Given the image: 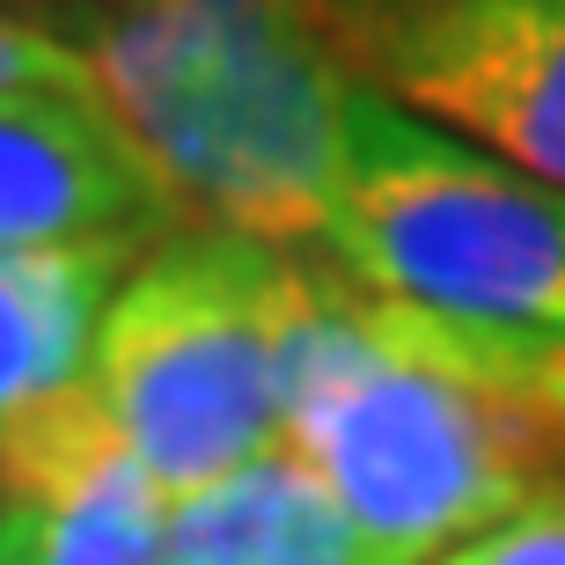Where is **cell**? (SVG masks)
<instances>
[{"mask_svg": "<svg viewBox=\"0 0 565 565\" xmlns=\"http://www.w3.org/2000/svg\"><path fill=\"white\" fill-rule=\"evenodd\" d=\"M0 96H96V74L52 22L0 8Z\"/></svg>", "mask_w": 565, "mask_h": 565, "instance_id": "9", "label": "cell"}, {"mask_svg": "<svg viewBox=\"0 0 565 565\" xmlns=\"http://www.w3.org/2000/svg\"><path fill=\"white\" fill-rule=\"evenodd\" d=\"M323 250L353 287L462 331L565 338V191L353 82Z\"/></svg>", "mask_w": 565, "mask_h": 565, "instance_id": "3", "label": "cell"}, {"mask_svg": "<svg viewBox=\"0 0 565 565\" xmlns=\"http://www.w3.org/2000/svg\"><path fill=\"white\" fill-rule=\"evenodd\" d=\"M82 8H147V0H82Z\"/></svg>", "mask_w": 565, "mask_h": 565, "instance_id": "13", "label": "cell"}, {"mask_svg": "<svg viewBox=\"0 0 565 565\" xmlns=\"http://www.w3.org/2000/svg\"><path fill=\"white\" fill-rule=\"evenodd\" d=\"M301 301L309 265L228 228H177L110 294L88 397L169 500L279 448Z\"/></svg>", "mask_w": 565, "mask_h": 565, "instance_id": "2", "label": "cell"}, {"mask_svg": "<svg viewBox=\"0 0 565 565\" xmlns=\"http://www.w3.org/2000/svg\"><path fill=\"white\" fill-rule=\"evenodd\" d=\"M323 22L390 104L565 191V0H323Z\"/></svg>", "mask_w": 565, "mask_h": 565, "instance_id": "4", "label": "cell"}, {"mask_svg": "<svg viewBox=\"0 0 565 565\" xmlns=\"http://www.w3.org/2000/svg\"><path fill=\"white\" fill-rule=\"evenodd\" d=\"M434 565H565V492L522 507L514 522L484 529V536L456 544L448 558H434Z\"/></svg>", "mask_w": 565, "mask_h": 565, "instance_id": "10", "label": "cell"}, {"mask_svg": "<svg viewBox=\"0 0 565 565\" xmlns=\"http://www.w3.org/2000/svg\"><path fill=\"white\" fill-rule=\"evenodd\" d=\"M191 228L96 96H0V250H154Z\"/></svg>", "mask_w": 565, "mask_h": 565, "instance_id": "5", "label": "cell"}, {"mask_svg": "<svg viewBox=\"0 0 565 565\" xmlns=\"http://www.w3.org/2000/svg\"><path fill=\"white\" fill-rule=\"evenodd\" d=\"M301 565H397V558H382V551L353 544V551H323V558H301Z\"/></svg>", "mask_w": 565, "mask_h": 565, "instance_id": "12", "label": "cell"}, {"mask_svg": "<svg viewBox=\"0 0 565 565\" xmlns=\"http://www.w3.org/2000/svg\"><path fill=\"white\" fill-rule=\"evenodd\" d=\"M140 257L132 243L0 250V426L88 382L104 309Z\"/></svg>", "mask_w": 565, "mask_h": 565, "instance_id": "7", "label": "cell"}, {"mask_svg": "<svg viewBox=\"0 0 565 565\" xmlns=\"http://www.w3.org/2000/svg\"><path fill=\"white\" fill-rule=\"evenodd\" d=\"M0 565H30V522L15 507H0Z\"/></svg>", "mask_w": 565, "mask_h": 565, "instance_id": "11", "label": "cell"}, {"mask_svg": "<svg viewBox=\"0 0 565 565\" xmlns=\"http://www.w3.org/2000/svg\"><path fill=\"white\" fill-rule=\"evenodd\" d=\"M0 507H8V500H0Z\"/></svg>", "mask_w": 565, "mask_h": 565, "instance_id": "14", "label": "cell"}, {"mask_svg": "<svg viewBox=\"0 0 565 565\" xmlns=\"http://www.w3.org/2000/svg\"><path fill=\"white\" fill-rule=\"evenodd\" d=\"M353 544V522L301 470L287 440L250 456L228 478L169 500V565H301Z\"/></svg>", "mask_w": 565, "mask_h": 565, "instance_id": "8", "label": "cell"}, {"mask_svg": "<svg viewBox=\"0 0 565 565\" xmlns=\"http://www.w3.org/2000/svg\"><path fill=\"white\" fill-rule=\"evenodd\" d=\"M0 500L30 522V565H169V492L88 382L0 426Z\"/></svg>", "mask_w": 565, "mask_h": 565, "instance_id": "6", "label": "cell"}, {"mask_svg": "<svg viewBox=\"0 0 565 565\" xmlns=\"http://www.w3.org/2000/svg\"><path fill=\"white\" fill-rule=\"evenodd\" d=\"M191 228L316 243L353 66L323 0H147L52 22Z\"/></svg>", "mask_w": 565, "mask_h": 565, "instance_id": "1", "label": "cell"}]
</instances>
